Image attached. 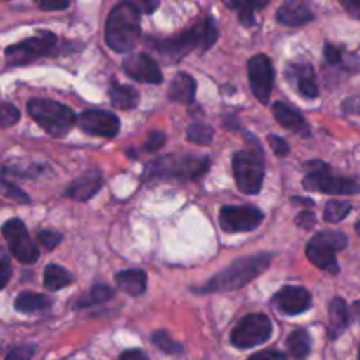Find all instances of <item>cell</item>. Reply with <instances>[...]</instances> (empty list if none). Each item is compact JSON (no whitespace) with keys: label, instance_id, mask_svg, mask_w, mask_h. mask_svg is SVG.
<instances>
[{"label":"cell","instance_id":"6da1fadb","mask_svg":"<svg viewBox=\"0 0 360 360\" xmlns=\"http://www.w3.org/2000/svg\"><path fill=\"white\" fill-rule=\"evenodd\" d=\"M271 264V253H259L253 257L236 260L224 271L214 274L206 281L204 287L195 288L197 294H218V292H232L246 287L250 281L264 273Z\"/></svg>","mask_w":360,"mask_h":360},{"label":"cell","instance_id":"7a4b0ae2","mask_svg":"<svg viewBox=\"0 0 360 360\" xmlns=\"http://www.w3.org/2000/svg\"><path fill=\"white\" fill-rule=\"evenodd\" d=\"M141 37V9L137 4L120 2L105 21V42L116 53H127Z\"/></svg>","mask_w":360,"mask_h":360},{"label":"cell","instance_id":"3957f363","mask_svg":"<svg viewBox=\"0 0 360 360\" xmlns=\"http://www.w3.org/2000/svg\"><path fill=\"white\" fill-rule=\"evenodd\" d=\"M217 23H214L213 18L206 16L200 23L193 25L192 28H188L183 34L158 42L157 49L165 63H178L179 60L185 58L188 53H192L199 46H202V49H210L217 42Z\"/></svg>","mask_w":360,"mask_h":360},{"label":"cell","instance_id":"277c9868","mask_svg":"<svg viewBox=\"0 0 360 360\" xmlns=\"http://www.w3.org/2000/svg\"><path fill=\"white\" fill-rule=\"evenodd\" d=\"M210 167V158L195 157V155H165L155 158L146 165L144 181L150 179H197L206 174Z\"/></svg>","mask_w":360,"mask_h":360},{"label":"cell","instance_id":"5b68a950","mask_svg":"<svg viewBox=\"0 0 360 360\" xmlns=\"http://www.w3.org/2000/svg\"><path fill=\"white\" fill-rule=\"evenodd\" d=\"M28 115L51 137H65L77 122L70 108L49 98H32L27 104Z\"/></svg>","mask_w":360,"mask_h":360},{"label":"cell","instance_id":"8992f818","mask_svg":"<svg viewBox=\"0 0 360 360\" xmlns=\"http://www.w3.org/2000/svg\"><path fill=\"white\" fill-rule=\"evenodd\" d=\"M348 246V238L340 231H322L313 236L306 246V255L319 269L329 274L340 273L336 253Z\"/></svg>","mask_w":360,"mask_h":360},{"label":"cell","instance_id":"52a82bcc","mask_svg":"<svg viewBox=\"0 0 360 360\" xmlns=\"http://www.w3.org/2000/svg\"><path fill=\"white\" fill-rule=\"evenodd\" d=\"M232 169L238 188L243 193L255 195L260 192L264 183V158L260 151L241 150L232 157Z\"/></svg>","mask_w":360,"mask_h":360},{"label":"cell","instance_id":"ba28073f","mask_svg":"<svg viewBox=\"0 0 360 360\" xmlns=\"http://www.w3.org/2000/svg\"><path fill=\"white\" fill-rule=\"evenodd\" d=\"M273 334V323L262 313H252V315L243 316L234 327L231 334V343L236 348L248 350V348L259 347L269 341Z\"/></svg>","mask_w":360,"mask_h":360},{"label":"cell","instance_id":"9c48e42d","mask_svg":"<svg viewBox=\"0 0 360 360\" xmlns=\"http://www.w3.org/2000/svg\"><path fill=\"white\" fill-rule=\"evenodd\" d=\"M56 48V35L53 32L42 30L34 37L25 39L18 44L9 46L6 49V58L9 65H25L41 56L49 55Z\"/></svg>","mask_w":360,"mask_h":360},{"label":"cell","instance_id":"30bf717a","mask_svg":"<svg viewBox=\"0 0 360 360\" xmlns=\"http://www.w3.org/2000/svg\"><path fill=\"white\" fill-rule=\"evenodd\" d=\"M2 236L7 243V248H9V252L13 253L18 262L27 264V266L37 262L39 248L34 239L30 238V234H28L23 221L18 220V218L7 220L2 227Z\"/></svg>","mask_w":360,"mask_h":360},{"label":"cell","instance_id":"8fae6325","mask_svg":"<svg viewBox=\"0 0 360 360\" xmlns=\"http://www.w3.org/2000/svg\"><path fill=\"white\" fill-rule=\"evenodd\" d=\"M302 186L309 192H322L327 193V195H354V193H360V185L357 181L330 174L329 167L322 169V171L309 172L304 181H302Z\"/></svg>","mask_w":360,"mask_h":360},{"label":"cell","instance_id":"7c38bea8","mask_svg":"<svg viewBox=\"0 0 360 360\" xmlns=\"http://www.w3.org/2000/svg\"><path fill=\"white\" fill-rule=\"evenodd\" d=\"M262 220V211L253 206H225L220 211V227L229 234L253 231Z\"/></svg>","mask_w":360,"mask_h":360},{"label":"cell","instance_id":"4fadbf2b","mask_svg":"<svg viewBox=\"0 0 360 360\" xmlns=\"http://www.w3.org/2000/svg\"><path fill=\"white\" fill-rule=\"evenodd\" d=\"M248 77H250V88H252L253 95L260 104H267L273 91L274 83V69L273 62L267 58L266 55H255L248 62Z\"/></svg>","mask_w":360,"mask_h":360},{"label":"cell","instance_id":"5bb4252c","mask_svg":"<svg viewBox=\"0 0 360 360\" xmlns=\"http://www.w3.org/2000/svg\"><path fill=\"white\" fill-rule=\"evenodd\" d=\"M77 125L83 132L95 137H104V139H112L120 132L118 116L104 109H86L79 112Z\"/></svg>","mask_w":360,"mask_h":360},{"label":"cell","instance_id":"9a60e30c","mask_svg":"<svg viewBox=\"0 0 360 360\" xmlns=\"http://www.w3.org/2000/svg\"><path fill=\"white\" fill-rule=\"evenodd\" d=\"M274 308L283 315H301L313 304V297L302 287H283L273 297Z\"/></svg>","mask_w":360,"mask_h":360},{"label":"cell","instance_id":"2e32d148","mask_svg":"<svg viewBox=\"0 0 360 360\" xmlns=\"http://www.w3.org/2000/svg\"><path fill=\"white\" fill-rule=\"evenodd\" d=\"M123 69L132 79L141 81V83L158 84L164 79L158 63L146 53H136V55L127 56L123 60Z\"/></svg>","mask_w":360,"mask_h":360},{"label":"cell","instance_id":"e0dca14e","mask_svg":"<svg viewBox=\"0 0 360 360\" xmlns=\"http://www.w3.org/2000/svg\"><path fill=\"white\" fill-rule=\"evenodd\" d=\"M102 188V174L95 169L84 172L83 176H79L77 179H74L70 183V186L67 188L65 195L69 199L77 200V202H83V200L91 199L98 190Z\"/></svg>","mask_w":360,"mask_h":360},{"label":"cell","instance_id":"ac0fdd59","mask_svg":"<svg viewBox=\"0 0 360 360\" xmlns=\"http://www.w3.org/2000/svg\"><path fill=\"white\" fill-rule=\"evenodd\" d=\"M273 115L274 118H276V122L280 123V125H283L287 130H290V132L299 134V136L302 137L311 136V130H309V125L304 120V116H302L297 109L285 104V102H276V104L273 105Z\"/></svg>","mask_w":360,"mask_h":360},{"label":"cell","instance_id":"d6986e66","mask_svg":"<svg viewBox=\"0 0 360 360\" xmlns=\"http://www.w3.org/2000/svg\"><path fill=\"white\" fill-rule=\"evenodd\" d=\"M276 20L287 27H301L313 20V13L304 2H285L278 9Z\"/></svg>","mask_w":360,"mask_h":360},{"label":"cell","instance_id":"ffe728a7","mask_svg":"<svg viewBox=\"0 0 360 360\" xmlns=\"http://www.w3.org/2000/svg\"><path fill=\"white\" fill-rule=\"evenodd\" d=\"M288 74L294 76V83L302 97L306 98L319 97V86H316L315 72H313L311 65H308V63H297V65L290 67Z\"/></svg>","mask_w":360,"mask_h":360},{"label":"cell","instance_id":"44dd1931","mask_svg":"<svg viewBox=\"0 0 360 360\" xmlns=\"http://www.w3.org/2000/svg\"><path fill=\"white\" fill-rule=\"evenodd\" d=\"M195 81L188 74H176L174 79L171 81L169 86L167 97L172 102H181V104H192L193 97H195Z\"/></svg>","mask_w":360,"mask_h":360},{"label":"cell","instance_id":"7402d4cb","mask_svg":"<svg viewBox=\"0 0 360 360\" xmlns=\"http://www.w3.org/2000/svg\"><path fill=\"white\" fill-rule=\"evenodd\" d=\"M53 306V301L48 295L37 294V292H21L14 301V308L16 311L23 313V315H35V313L48 311Z\"/></svg>","mask_w":360,"mask_h":360},{"label":"cell","instance_id":"603a6c76","mask_svg":"<svg viewBox=\"0 0 360 360\" xmlns=\"http://www.w3.org/2000/svg\"><path fill=\"white\" fill-rule=\"evenodd\" d=\"M348 320L350 316H348L347 302L340 297L333 299L329 306V329H327L330 340H338L347 330Z\"/></svg>","mask_w":360,"mask_h":360},{"label":"cell","instance_id":"cb8c5ba5","mask_svg":"<svg viewBox=\"0 0 360 360\" xmlns=\"http://www.w3.org/2000/svg\"><path fill=\"white\" fill-rule=\"evenodd\" d=\"M116 283L125 294L137 297L146 292V273L141 269H129L122 271L116 274Z\"/></svg>","mask_w":360,"mask_h":360},{"label":"cell","instance_id":"d4e9b609","mask_svg":"<svg viewBox=\"0 0 360 360\" xmlns=\"http://www.w3.org/2000/svg\"><path fill=\"white\" fill-rule=\"evenodd\" d=\"M109 98H111V104L116 109H122V111L134 109L139 102V95H137L136 88L125 86V84H120L116 81H112L111 88H109Z\"/></svg>","mask_w":360,"mask_h":360},{"label":"cell","instance_id":"484cf974","mask_svg":"<svg viewBox=\"0 0 360 360\" xmlns=\"http://www.w3.org/2000/svg\"><path fill=\"white\" fill-rule=\"evenodd\" d=\"M115 297V290L111 287L104 283H97L90 288L88 294H83L76 302H74V309H84L90 308V306L102 304V302H108Z\"/></svg>","mask_w":360,"mask_h":360},{"label":"cell","instance_id":"4316f807","mask_svg":"<svg viewBox=\"0 0 360 360\" xmlns=\"http://www.w3.org/2000/svg\"><path fill=\"white\" fill-rule=\"evenodd\" d=\"M74 276L67 269H63L58 264H48L44 269V287L48 290L56 292L62 288L69 287L72 283Z\"/></svg>","mask_w":360,"mask_h":360},{"label":"cell","instance_id":"83f0119b","mask_svg":"<svg viewBox=\"0 0 360 360\" xmlns=\"http://www.w3.org/2000/svg\"><path fill=\"white\" fill-rule=\"evenodd\" d=\"M287 348L292 357L297 360H304L311 352V338L304 329H297L288 336Z\"/></svg>","mask_w":360,"mask_h":360},{"label":"cell","instance_id":"f1b7e54d","mask_svg":"<svg viewBox=\"0 0 360 360\" xmlns=\"http://www.w3.org/2000/svg\"><path fill=\"white\" fill-rule=\"evenodd\" d=\"M227 7L238 11L239 21L245 27H252L255 25V11L264 9L266 2H227Z\"/></svg>","mask_w":360,"mask_h":360},{"label":"cell","instance_id":"f546056e","mask_svg":"<svg viewBox=\"0 0 360 360\" xmlns=\"http://www.w3.org/2000/svg\"><path fill=\"white\" fill-rule=\"evenodd\" d=\"M186 137H188L190 143L199 144V146H210L213 143L214 130L213 127L206 125V123H193L186 130Z\"/></svg>","mask_w":360,"mask_h":360},{"label":"cell","instance_id":"4dcf8cb0","mask_svg":"<svg viewBox=\"0 0 360 360\" xmlns=\"http://www.w3.org/2000/svg\"><path fill=\"white\" fill-rule=\"evenodd\" d=\"M352 204L347 202V200H329L326 206V211H323V218L329 224H338V221L345 220V218L350 214Z\"/></svg>","mask_w":360,"mask_h":360},{"label":"cell","instance_id":"1f68e13d","mask_svg":"<svg viewBox=\"0 0 360 360\" xmlns=\"http://www.w3.org/2000/svg\"><path fill=\"white\" fill-rule=\"evenodd\" d=\"M153 345L157 348H160L164 354H171V355L183 354L181 345H179L178 341L172 340L171 334L165 333V330H157V333L153 334Z\"/></svg>","mask_w":360,"mask_h":360},{"label":"cell","instance_id":"d6a6232c","mask_svg":"<svg viewBox=\"0 0 360 360\" xmlns=\"http://www.w3.org/2000/svg\"><path fill=\"white\" fill-rule=\"evenodd\" d=\"M2 192H4V197H7V199H14L20 204L30 202V197H28L23 190H20L18 186H14L13 183L7 181V179H4L2 181Z\"/></svg>","mask_w":360,"mask_h":360},{"label":"cell","instance_id":"836d02e7","mask_svg":"<svg viewBox=\"0 0 360 360\" xmlns=\"http://www.w3.org/2000/svg\"><path fill=\"white\" fill-rule=\"evenodd\" d=\"M35 350H37L35 345H20V347L13 348L4 360H30L34 357Z\"/></svg>","mask_w":360,"mask_h":360},{"label":"cell","instance_id":"e575fe53","mask_svg":"<svg viewBox=\"0 0 360 360\" xmlns=\"http://www.w3.org/2000/svg\"><path fill=\"white\" fill-rule=\"evenodd\" d=\"M18 122H20V111L13 104H9V102H4L2 115H0V125L11 127Z\"/></svg>","mask_w":360,"mask_h":360},{"label":"cell","instance_id":"d590c367","mask_svg":"<svg viewBox=\"0 0 360 360\" xmlns=\"http://www.w3.org/2000/svg\"><path fill=\"white\" fill-rule=\"evenodd\" d=\"M37 239L46 250H53L55 246L60 245V241H62V234H58V232L55 231H41L37 234Z\"/></svg>","mask_w":360,"mask_h":360},{"label":"cell","instance_id":"8d00e7d4","mask_svg":"<svg viewBox=\"0 0 360 360\" xmlns=\"http://www.w3.org/2000/svg\"><path fill=\"white\" fill-rule=\"evenodd\" d=\"M267 141H269L271 150H273L274 155H278V157H287V155L290 153V146H288V143L283 137L271 134V136L267 137Z\"/></svg>","mask_w":360,"mask_h":360},{"label":"cell","instance_id":"74e56055","mask_svg":"<svg viewBox=\"0 0 360 360\" xmlns=\"http://www.w3.org/2000/svg\"><path fill=\"white\" fill-rule=\"evenodd\" d=\"M164 144H165V134L155 130V132H151L150 136H148L146 143H144V150L150 151V153H155V151H158L160 148H164Z\"/></svg>","mask_w":360,"mask_h":360},{"label":"cell","instance_id":"f35d334b","mask_svg":"<svg viewBox=\"0 0 360 360\" xmlns=\"http://www.w3.org/2000/svg\"><path fill=\"white\" fill-rule=\"evenodd\" d=\"M315 221H316L315 213H313V211H308V210L301 211V213L295 217V224H297L302 231H309V229L315 225Z\"/></svg>","mask_w":360,"mask_h":360},{"label":"cell","instance_id":"ab89813d","mask_svg":"<svg viewBox=\"0 0 360 360\" xmlns=\"http://www.w3.org/2000/svg\"><path fill=\"white\" fill-rule=\"evenodd\" d=\"M248 360H287V355L278 350H264L259 354L252 355Z\"/></svg>","mask_w":360,"mask_h":360},{"label":"cell","instance_id":"60d3db41","mask_svg":"<svg viewBox=\"0 0 360 360\" xmlns=\"http://www.w3.org/2000/svg\"><path fill=\"white\" fill-rule=\"evenodd\" d=\"M0 271H2V273H0V287L6 288L11 278V264L7 253H2V267H0Z\"/></svg>","mask_w":360,"mask_h":360},{"label":"cell","instance_id":"b9f144b4","mask_svg":"<svg viewBox=\"0 0 360 360\" xmlns=\"http://www.w3.org/2000/svg\"><path fill=\"white\" fill-rule=\"evenodd\" d=\"M323 56H326L327 63H330V65H336V63L341 62V51L333 44L326 46V49H323Z\"/></svg>","mask_w":360,"mask_h":360},{"label":"cell","instance_id":"7bdbcfd3","mask_svg":"<svg viewBox=\"0 0 360 360\" xmlns=\"http://www.w3.org/2000/svg\"><path fill=\"white\" fill-rule=\"evenodd\" d=\"M341 6L347 9V13L350 14V16L360 20V0H343V2H341Z\"/></svg>","mask_w":360,"mask_h":360},{"label":"cell","instance_id":"ee69618b","mask_svg":"<svg viewBox=\"0 0 360 360\" xmlns=\"http://www.w3.org/2000/svg\"><path fill=\"white\" fill-rule=\"evenodd\" d=\"M39 9L42 11H63L70 6L69 2H48V0H42L37 4Z\"/></svg>","mask_w":360,"mask_h":360},{"label":"cell","instance_id":"f6af8a7d","mask_svg":"<svg viewBox=\"0 0 360 360\" xmlns=\"http://www.w3.org/2000/svg\"><path fill=\"white\" fill-rule=\"evenodd\" d=\"M120 360H150L148 355L144 354L143 350H137V348H132V350H125L122 355H120Z\"/></svg>","mask_w":360,"mask_h":360},{"label":"cell","instance_id":"bcb514c9","mask_svg":"<svg viewBox=\"0 0 360 360\" xmlns=\"http://www.w3.org/2000/svg\"><path fill=\"white\" fill-rule=\"evenodd\" d=\"M143 7L146 9V13H153V11L158 7V2H144Z\"/></svg>","mask_w":360,"mask_h":360},{"label":"cell","instance_id":"7dc6e473","mask_svg":"<svg viewBox=\"0 0 360 360\" xmlns=\"http://www.w3.org/2000/svg\"><path fill=\"white\" fill-rule=\"evenodd\" d=\"M292 202H297V204H306V206H313V200L311 199H299V197H294Z\"/></svg>","mask_w":360,"mask_h":360},{"label":"cell","instance_id":"c3c4849f","mask_svg":"<svg viewBox=\"0 0 360 360\" xmlns=\"http://www.w3.org/2000/svg\"><path fill=\"white\" fill-rule=\"evenodd\" d=\"M352 309H354V316H355V320H359V322H360V301H359V302H355L354 308H352Z\"/></svg>","mask_w":360,"mask_h":360},{"label":"cell","instance_id":"681fc988","mask_svg":"<svg viewBox=\"0 0 360 360\" xmlns=\"http://www.w3.org/2000/svg\"><path fill=\"white\" fill-rule=\"evenodd\" d=\"M355 232L360 236V221H357V225H355Z\"/></svg>","mask_w":360,"mask_h":360},{"label":"cell","instance_id":"f907efd6","mask_svg":"<svg viewBox=\"0 0 360 360\" xmlns=\"http://www.w3.org/2000/svg\"><path fill=\"white\" fill-rule=\"evenodd\" d=\"M359 360H360V348H359Z\"/></svg>","mask_w":360,"mask_h":360}]
</instances>
